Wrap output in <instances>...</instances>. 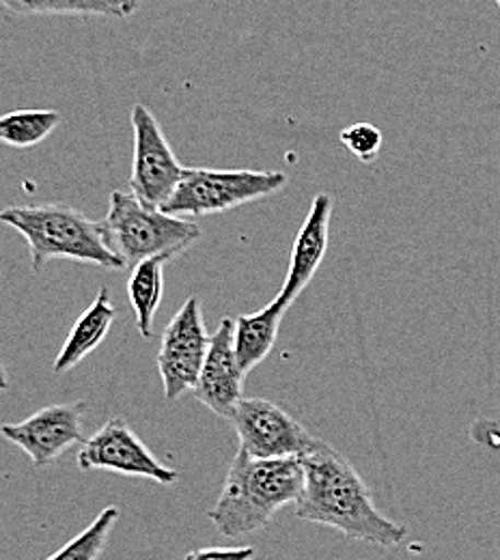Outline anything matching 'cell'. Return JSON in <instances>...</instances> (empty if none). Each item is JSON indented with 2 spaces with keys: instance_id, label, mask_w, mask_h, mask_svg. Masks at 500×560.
I'll return each instance as SVG.
<instances>
[{
  "instance_id": "1",
  "label": "cell",
  "mask_w": 500,
  "mask_h": 560,
  "mask_svg": "<svg viewBox=\"0 0 500 560\" xmlns=\"http://www.w3.org/2000/svg\"><path fill=\"white\" fill-rule=\"evenodd\" d=\"M300 464L304 488L293 502L300 520L335 528L350 539L384 550L397 548L406 539L408 530L375 509L357 468L330 444L315 438Z\"/></svg>"
},
{
  "instance_id": "2",
  "label": "cell",
  "mask_w": 500,
  "mask_h": 560,
  "mask_svg": "<svg viewBox=\"0 0 500 560\" xmlns=\"http://www.w3.org/2000/svg\"><path fill=\"white\" fill-rule=\"evenodd\" d=\"M302 488L300 457L255 459L237 451L208 517L220 535L246 537L266 528L283 506L293 504Z\"/></svg>"
},
{
  "instance_id": "3",
  "label": "cell",
  "mask_w": 500,
  "mask_h": 560,
  "mask_svg": "<svg viewBox=\"0 0 500 560\" xmlns=\"http://www.w3.org/2000/svg\"><path fill=\"white\" fill-rule=\"evenodd\" d=\"M0 222L26 240L33 272H42L53 259L93 264L106 270L126 268L108 248L102 224L66 203L13 206L0 211Z\"/></svg>"
},
{
  "instance_id": "4",
  "label": "cell",
  "mask_w": 500,
  "mask_h": 560,
  "mask_svg": "<svg viewBox=\"0 0 500 560\" xmlns=\"http://www.w3.org/2000/svg\"><path fill=\"white\" fill-rule=\"evenodd\" d=\"M100 224L108 248L126 266H135L149 257L171 261L190 250L201 237L197 222L147 208L121 190L111 192L108 213Z\"/></svg>"
},
{
  "instance_id": "5",
  "label": "cell",
  "mask_w": 500,
  "mask_h": 560,
  "mask_svg": "<svg viewBox=\"0 0 500 560\" xmlns=\"http://www.w3.org/2000/svg\"><path fill=\"white\" fill-rule=\"evenodd\" d=\"M287 184L289 177L283 171L186 168L162 211L179 218H199L235 210L281 192Z\"/></svg>"
},
{
  "instance_id": "6",
  "label": "cell",
  "mask_w": 500,
  "mask_h": 560,
  "mask_svg": "<svg viewBox=\"0 0 500 560\" xmlns=\"http://www.w3.org/2000/svg\"><path fill=\"white\" fill-rule=\"evenodd\" d=\"M132 130H135V158H132V175H130L132 197L147 208L162 210V206L171 199L177 184L182 182L186 166L179 164L162 126L144 104H137L132 108Z\"/></svg>"
},
{
  "instance_id": "7",
  "label": "cell",
  "mask_w": 500,
  "mask_h": 560,
  "mask_svg": "<svg viewBox=\"0 0 500 560\" xmlns=\"http://www.w3.org/2000/svg\"><path fill=\"white\" fill-rule=\"evenodd\" d=\"M208 346L210 335L206 330L201 302L199 298H188L164 328L155 358L164 397L168 401H175L195 388Z\"/></svg>"
},
{
  "instance_id": "8",
  "label": "cell",
  "mask_w": 500,
  "mask_h": 560,
  "mask_svg": "<svg viewBox=\"0 0 500 560\" xmlns=\"http://www.w3.org/2000/svg\"><path fill=\"white\" fill-rule=\"evenodd\" d=\"M80 470H111L126 477H141L160 486H173L179 472L164 466L124 419H111L102 424L89 440L82 442L78 453Z\"/></svg>"
},
{
  "instance_id": "9",
  "label": "cell",
  "mask_w": 500,
  "mask_h": 560,
  "mask_svg": "<svg viewBox=\"0 0 500 560\" xmlns=\"http://www.w3.org/2000/svg\"><path fill=\"white\" fill-rule=\"evenodd\" d=\"M231 424L240 438V451L255 459L302 457L315 438L268 399H240L231 412Z\"/></svg>"
},
{
  "instance_id": "10",
  "label": "cell",
  "mask_w": 500,
  "mask_h": 560,
  "mask_svg": "<svg viewBox=\"0 0 500 560\" xmlns=\"http://www.w3.org/2000/svg\"><path fill=\"white\" fill-rule=\"evenodd\" d=\"M86 412L84 401L57 404L37 410L18 424H2L4 440L22 448L35 468H46L57 462L66 451L84 442L82 419Z\"/></svg>"
},
{
  "instance_id": "11",
  "label": "cell",
  "mask_w": 500,
  "mask_h": 560,
  "mask_svg": "<svg viewBox=\"0 0 500 560\" xmlns=\"http://www.w3.org/2000/svg\"><path fill=\"white\" fill-rule=\"evenodd\" d=\"M244 377L246 373L240 369L233 350V319L224 317L210 337L208 353L193 393L199 404L218 417L229 419L237 401L244 397Z\"/></svg>"
},
{
  "instance_id": "12",
  "label": "cell",
  "mask_w": 500,
  "mask_h": 560,
  "mask_svg": "<svg viewBox=\"0 0 500 560\" xmlns=\"http://www.w3.org/2000/svg\"><path fill=\"white\" fill-rule=\"evenodd\" d=\"M333 197L328 192L315 195L311 210L306 213L293 248L289 257L286 282L281 287L279 298L291 306L298 295L304 291V287L317 275L326 248H328V231H330V215H333Z\"/></svg>"
},
{
  "instance_id": "13",
  "label": "cell",
  "mask_w": 500,
  "mask_h": 560,
  "mask_svg": "<svg viewBox=\"0 0 500 560\" xmlns=\"http://www.w3.org/2000/svg\"><path fill=\"white\" fill-rule=\"evenodd\" d=\"M287 308L289 306L277 295L266 308L251 315H240L233 322V350L240 369L246 375L259 366L275 348Z\"/></svg>"
},
{
  "instance_id": "14",
  "label": "cell",
  "mask_w": 500,
  "mask_h": 560,
  "mask_svg": "<svg viewBox=\"0 0 500 560\" xmlns=\"http://www.w3.org/2000/svg\"><path fill=\"white\" fill-rule=\"evenodd\" d=\"M117 311L111 300V293L106 287H100L93 304L78 317L73 324L70 337L66 339L63 348L59 351L53 371L55 373H68L73 366H78L89 353L97 350L102 341L108 337L111 326L115 324Z\"/></svg>"
},
{
  "instance_id": "15",
  "label": "cell",
  "mask_w": 500,
  "mask_h": 560,
  "mask_svg": "<svg viewBox=\"0 0 500 560\" xmlns=\"http://www.w3.org/2000/svg\"><path fill=\"white\" fill-rule=\"evenodd\" d=\"M13 15H97L126 20L132 18L141 0H0Z\"/></svg>"
},
{
  "instance_id": "16",
  "label": "cell",
  "mask_w": 500,
  "mask_h": 560,
  "mask_svg": "<svg viewBox=\"0 0 500 560\" xmlns=\"http://www.w3.org/2000/svg\"><path fill=\"white\" fill-rule=\"evenodd\" d=\"M168 259L149 257L132 266L128 279V298L137 317V328L143 339L153 337V319L164 293V266Z\"/></svg>"
},
{
  "instance_id": "17",
  "label": "cell",
  "mask_w": 500,
  "mask_h": 560,
  "mask_svg": "<svg viewBox=\"0 0 500 560\" xmlns=\"http://www.w3.org/2000/svg\"><path fill=\"white\" fill-rule=\"evenodd\" d=\"M61 124L57 110H13L0 117V142L28 149L48 139Z\"/></svg>"
},
{
  "instance_id": "18",
  "label": "cell",
  "mask_w": 500,
  "mask_h": 560,
  "mask_svg": "<svg viewBox=\"0 0 500 560\" xmlns=\"http://www.w3.org/2000/svg\"><path fill=\"white\" fill-rule=\"evenodd\" d=\"M121 517V511L117 506H106L100 511V515L86 526L78 537H73L70 544H66L59 552L46 560H97L102 557L108 537Z\"/></svg>"
},
{
  "instance_id": "19",
  "label": "cell",
  "mask_w": 500,
  "mask_h": 560,
  "mask_svg": "<svg viewBox=\"0 0 500 560\" xmlns=\"http://www.w3.org/2000/svg\"><path fill=\"white\" fill-rule=\"evenodd\" d=\"M339 139L362 164L375 162V158L382 149V132L373 124H367V121H360V124L346 128Z\"/></svg>"
},
{
  "instance_id": "20",
  "label": "cell",
  "mask_w": 500,
  "mask_h": 560,
  "mask_svg": "<svg viewBox=\"0 0 500 560\" xmlns=\"http://www.w3.org/2000/svg\"><path fill=\"white\" fill-rule=\"evenodd\" d=\"M255 548H201L184 560H255Z\"/></svg>"
},
{
  "instance_id": "21",
  "label": "cell",
  "mask_w": 500,
  "mask_h": 560,
  "mask_svg": "<svg viewBox=\"0 0 500 560\" xmlns=\"http://www.w3.org/2000/svg\"><path fill=\"white\" fill-rule=\"evenodd\" d=\"M7 388H9V375H7L4 364L0 362V390H7Z\"/></svg>"
},
{
  "instance_id": "22",
  "label": "cell",
  "mask_w": 500,
  "mask_h": 560,
  "mask_svg": "<svg viewBox=\"0 0 500 560\" xmlns=\"http://www.w3.org/2000/svg\"><path fill=\"white\" fill-rule=\"evenodd\" d=\"M497 4H499V7H500V0H497Z\"/></svg>"
}]
</instances>
